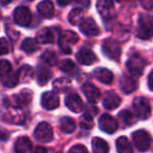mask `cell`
I'll use <instances>...</instances> for the list:
<instances>
[{
    "label": "cell",
    "instance_id": "12",
    "mask_svg": "<svg viewBox=\"0 0 153 153\" xmlns=\"http://www.w3.org/2000/svg\"><path fill=\"white\" fill-rule=\"evenodd\" d=\"M3 120L5 122L13 124H22L25 120V115L22 112L20 107H12L7 111L4 115H3Z\"/></svg>",
    "mask_w": 153,
    "mask_h": 153
},
{
    "label": "cell",
    "instance_id": "23",
    "mask_svg": "<svg viewBox=\"0 0 153 153\" xmlns=\"http://www.w3.org/2000/svg\"><path fill=\"white\" fill-rule=\"evenodd\" d=\"M16 153H32L33 144L30 140L26 136H21L16 140L15 144Z\"/></svg>",
    "mask_w": 153,
    "mask_h": 153
},
{
    "label": "cell",
    "instance_id": "9",
    "mask_svg": "<svg viewBox=\"0 0 153 153\" xmlns=\"http://www.w3.org/2000/svg\"><path fill=\"white\" fill-rule=\"evenodd\" d=\"M14 20L20 26H28L32 22V13L26 7H19L14 12Z\"/></svg>",
    "mask_w": 153,
    "mask_h": 153
},
{
    "label": "cell",
    "instance_id": "16",
    "mask_svg": "<svg viewBox=\"0 0 153 153\" xmlns=\"http://www.w3.org/2000/svg\"><path fill=\"white\" fill-rule=\"evenodd\" d=\"M76 59L83 65H91L97 61V56L89 48H82L76 55Z\"/></svg>",
    "mask_w": 153,
    "mask_h": 153
},
{
    "label": "cell",
    "instance_id": "4",
    "mask_svg": "<svg viewBox=\"0 0 153 153\" xmlns=\"http://www.w3.org/2000/svg\"><path fill=\"white\" fill-rule=\"evenodd\" d=\"M79 41V36L72 30H64L59 38V45L65 53H71V46Z\"/></svg>",
    "mask_w": 153,
    "mask_h": 153
},
{
    "label": "cell",
    "instance_id": "17",
    "mask_svg": "<svg viewBox=\"0 0 153 153\" xmlns=\"http://www.w3.org/2000/svg\"><path fill=\"white\" fill-rule=\"evenodd\" d=\"M33 100V91L30 89H23L14 97L15 107H22L28 105Z\"/></svg>",
    "mask_w": 153,
    "mask_h": 153
},
{
    "label": "cell",
    "instance_id": "11",
    "mask_svg": "<svg viewBox=\"0 0 153 153\" xmlns=\"http://www.w3.org/2000/svg\"><path fill=\"white\" fill-rule=\"evenodd\" d=\"M100 128L106 133H114L117 129V122L113 117L109 114H103L99 120Z\"/></svg>",
    "mask_w": 153,
    "mask_h": 153
},
{
    "label": "cell",
    "instance_id": "43",
    "mask_svg": "<svg viewBox=\"0 0 153 153\" xmlns=\"http://www.w3.org/2000/svg\"><path fill=\"white\" fill-rule=\"evenodd\" d=\"M76 3H79L81 7H89V0H76Z\"/></svg>",
    "mask_w": 153,
    "mask_h": 153
},
{
    "label": "cell",
    "instance_id": "5",
    "mask_svg": "<svg viewBox=\"0 0 153 153\" xmlns=\"http://www.w3.org/2000/svg\"><path fill=\"white\" fill-rule=\"evenodd\" d=\"M102 48H103V53H104L105 56H106L107 58H109V59L117 61V60L120 59V57H121V53H122L121 46H120L119 43L115 40H113V39L109 38V39L104 40Z\"/></svg>",
    "mask_w": 153,
    "mask_h": 153
},
{
    "label": "cell",
    "instance_id": "18",
    "mask_svg": "<svg viewBox=\"0 0 153 153\" xmlns=\"http://www.w3.org/2000/svg\"><path fill=\"white\" fill-rule=\"evenodd\" d=\"M82 91L85 94L87 100L91 103H96L101 96V92H100V90H99V88L96 87V86L91 83L84 84V85L82 86Z\"/></svg>",
    "mask_w": 153,
    "mask_h": 153
},
{
    "label": "cell",
    "instance_id": "28",
    "mask_svg": "<svg viewBox=\"0 0 153 153\" xmlns=\"http://www.w3.org/2000/svg\"><path fill=\"white\" fill-rule=\"evenodd\" d=\"M60 129L65 133H71L76 129V122L74 119L64 117L60 120Z\"/></svg>",
    "mask_w": 153,
    "mask_h": 153
},
{
    "label": "cell",
    "instance_id": "47",
    "mask_svg": "<svg viewBox=\"0 0 153 153\" xmlns=\"http://www.w3.org/2000/svg\"><path fill=\"white\" fill-rule=\"evenodd\" d=\"M117 1H119V2H123V1H126V0H117Z\"/></svg>",
    "mask_w": 153,
    "mask_h": 153
},
{
    "label": "cell",
    "instance_id": "13",
    "mask_svg": "<svg viewBox=\"0 0 153 153\" xmlns=\"http://www.w3.org/2000/svg\"><path fill=\"white\" fill-rule=\"evenodd\" d=\"M80 30L86 36H98L100 34V28L92 18H84L80 24Z\"/></svg>",
    "mask_w": 153,
    "mask_h": 153
},
{
    "label": "cell",
    "instance_id": "6",
    "mask_svg": "<svg viewBox=\"0 0 153 153\" xmlns=\"http://www.w3.org/2000/svg\"><path fill=\"white\" fill-rule=\"evenodd\" d=\"M35 137L41 143H48L53 140V132L51 126L45 122L40 123L35 130Z\"/></svg>",
    "mask_w": 153,
    "mask_h": 153
},
{
    "label": "cell",
    "instance_id": "35",
    "mask_svg": "<svg viewBox=\"0 0 153 153\" xmlns=\"http://www.w3.org/2000/svg\"><path fill=\"white\" fill-rule=\"evenodd\" d=\"M94 119L89 113H85L80 117V126H81L83 129H92L94 128Z\"/></svg>",
    "mask_w": 153,
    "mask_h": 153
},
{
    "label": "cell",
    "instance_id": "1",
    "mask_svg": "<svg viewBox=\"0 0 153 153\" xmlns=\"http://www.w3.org/2000/svg\"><path fill=\"white\" fill-rule=\"evenodd\" d=\"M136 36L142 40H150L153 38V16L142 15L138 18Z\"/></svg>",
    "mask_w": 153,
    "mask_h": 153
},
{
    "label": "cell",
    "instance_id": "19",
    "mask_svg": "<svg viewBox=\"0 0 153 153\" xmlns=\"http://www.w3.org/2000/svg\"><path fill=\"white\" fill-rule=\"evenodd\" d=\"M120 87H121L122 91L126 94H129L133 92L137 87L136 81L129 76H123L120 80Z\"/></svg>",
    "mask_w": 153,
    "mask_h": 153
},
{
    "label": "cell",
    "instance_id": "40",
    "mask_svg": "<svg viewBox=\"0 0 153 153\" xmlns=\"http://www.w3.org/2000/svg\"><path fill=\"white\" fill-rule=\"evenodd\" d=\"M140 2L145 10L150 11L153 9V0H140Z\"/></svg>",
    "mask_w": 153,
    "mask_h": 153
},
{
    "label": "cell",
    "instance_id": "10",
    "mask_svg": "<svg viewBox=\"0 0 153 153\" xmlns=\"http://www.w3.org/2000/svg\"><path fill=\"white\" fill-rule=\"evenodd\" d=\"M41 104L47 110H53V109L58 108L60 105L59 96L53 91L44 92L41 97Z\"/></svg>",
    "mask_w": 153,
    "mask_h": 153
},
{
    "label": "cell",
    "instance_id": "7",
    "mask_svg": "<svg viewBox=\"0 0 153 153\" xmlns=\"http://www.w3.org/2000/svg\"><path fill=\"white\" fill-rule=\"evenodd\" d=\"M132 138H133L135 147L140 151H146L150 147L151 144L150 134L147 131H145V130H137V131L133 132Z\"/></svg>",
    "mask_w": 153,
    "mask_h": 153
},
{
    "label": "cell",
    "instance_id": "15",
    "mask_svg": "<svg viewBox=\"0 0 153 153\" xmlns=\"http://www.w3.org/2000/svg\"><path fill=\"white\" fill-rule=\"evenodd\" d=\"M121 98L117 96L115 92L113 91H108L105 94L104 99H103V105L106 109L108 110H113L117 109L121 104Z\"/></svg>",
    "mask_w": 153,
    "mask_h": 153
},
{
    "label": "cell",
    "instance_id": "37",
    "mask_svg": "<svg viewBox=\"0 0 153 153\" xmlns=\"http://www.w3.org/2000/svg\"><path fill=\"white\" fill-rule=\"evenodd\" d=\"M19 76H18V74L17 72H15V74H11V76H9L7 78V79L3 81V84H4V86H7V87H15L16 85H17L18 83H19Z\"/></svg>",
    "mask_w": 153,
    "mask_h": 153
},
{
    "label": "cell",
    "instance_id": "14",
    "mask_svg": "<svg viewBox=\"0 0 153 153\" xmlns=\"http://www.w3.org/2000/svg\"><path fill=\"white\" fill-rule=\"evenodd\" d=\"M65 104L71 111L79 113L84 110V103L78 94H70L65 98Z\"/></svg>",
    "mask_w": 153,
    "mask_h": 153
},
{
    "label": "cell",
    "instance_id": "39",
    "mask_svg": "<svg viewBox=\"0 0 153 153\" xmlns=\"http://www.w3.org/2000/svg\"><path fill=\"white\" fill-rule=\"evenodd\" d=\"M68 153H88V150L83 145H74L69 149Z\"/></svg>",
    "mask_w": 153,
    "mask_h": 153
},
{
    "label": "cell",
    "instance_id": "22",
    "mask_svg": "<svg viewBox=\"0 0 153 153\" xmlns=\"http://www.w3.org/2000/svg\"><path fill=\"white\" fill-rule=\"evenodd\" d=\"M38 12L42 17L44 18H51L55 14V7L51 0H43L38 4Z\"/></svg>",
    "mask_w": 153,
    "mask_h": 153
},
{
    "label": "cell",
    "instance_id": "21",
    "mask_svg": "<svg viewBox=\"0 0 153 153\" xmlns=\"http://www.w3.org/2000/svg\"><path fill=\"white\" fill-rule=\"evenodd\" d=\"M94 74L97 78V80H99L101 83L109 85V84H111L113 82V74L109 69H107V68H97L94 71Z\"/></svg>",
    "mask_w": 153,
    "mask_h": 153
},
{
    "label": "cell",
    "instance_id": "38",
    "mask_svg": "<svg viewBox=\"0 0 153 153\" xmlns=\"http://www.w3.org/2000/svg\"><path fill=\"white\" fill-rule=\"evenodd\" d=\"M12 46L9 40L5 38H0V55H7L11 51Z\"/></svg>",
    "mask_w": 153,
    "mask_h": 153
},
{
    "label": "cell",
    "instance_id": "30",
    "mask_svg": "<svg viewBox=\"0 0 153 153\" xmlns=\"http://www.w3.org/2000/svg\"><path fill=\"white\" fill-rule=\"evenodd\" d=\"M68 19H69L70 23L74 24V25H80L81 22L84 20V11L81 7L74 9L68 15Z\"/></svg>",
    "mask_w": 153,
    "mask_h": 153
},
{
    "label": "cell",
    "instance_id": "42",
    "mask_svg": "<svg viewBox=\"0 0 153 153\" xmlns=\"http://www.w3.org/2000/svg\"><path fill=\"white\" fill-rule=\"evenodd\" d=\"M148 86H149V89L153 91V71L150 72V74L148 76Z\"/></svg>",
    "mask_w": 153,
    "mask_h": 153
},
{
    "label": "cell",
    "instance_id": "29",
    "mask_svg": "<svg viewBox=\"0 0 153 153\" xmlns=\"http://www.w3.org/2000/svg\"><path fill=\"white\" fill-rule=\"evenodd\" d=\"M92 149L94 153H108L109 146L106 140L100 137H94L92 140Z\"/></svg>",
    "mask_w": 153,
    "mask_h": 153
},
{
    "label": "cell",
    "instance_id": "36",
    "mask_svg": "<svg viewBox=\"0 0 153 153\" xmlns=\"http://www.w3.org/2000/svg\"><path fill=\"white\" fill-rule=\"evenodd\" d=\"M12 64L7 60H0V76H5L11 72Z\"/></svg>",
    "mask_w": 153,
    "mask_h": 153
},
{
    "label": "cell",
    "instance_id": "46",
    "mask_svg": "<svg viewBox=\"0 0 153 153\" xmlns=\"http://www.w3.org/2000/svg\"><path fill=\"white\" fill-rule=\"evenodd\" d=\"M0 1H1V3H2L3 5H7L11 2H13V0H0Z\"/></svg>",
    "mask_w": 153,
    "mask_h": 153
},
{
    "label": "cell",
    "instance_id": "41",
    "mask_svg": "<svg viewBox=\"0 0 153 153\" xmlns=\"http://www.w3.org/2000/svg\"><path fill=\"white\" fill-rule=\"evenodd\" d=\"M9 138V132L7 130L2 129V128H0V140H5Z\"/></svg>",
    "mask_w": 153,
    "mask_h": 153
},
{
    "label": "cell",
    "instance_id": "20",
    "mask_svg": "<svg viewBox=\"0 0 153 153\" xmlns=\"http://www.w3.org/2000/svg\"><path fill=\"white\" fill-rule=\"evenodd\" d=\"M36 41L41 44H51L55 41V34H53V30L48 27H45L40 30L37 33Z\"/></svg>",
    "mask_w": 153,
    "mask_h": 153
},
{
    "label": "cell",
    "instance_id": "32",
    "mask_svg": "<svg viewBox=\"0 0 153 153\" xmlns=\"http://www.w3.org/2000/svg\"><path fill=\"white\" fill-rule=\"evenodd\" d=\"M119 117H120V120L122 121V123H123L124 125H126V126H131L136 122L134 115L128 110L121 111V112L119 113Z\"/></svg>",
    "mask_w": 153,
    "mask_h": 153
},
{
    "label": "cell",
    "instance_id": "26",
    "mask_svg": "<svg viewBox=\"0 0 153 153\" xmlns=\"http://www.w3.org/2000/svg\"><path fill=\"white\" fill-rule=\"evenodd\" d=\"M17 74L19 76V81L23 82V83H27V82L32 81V79L34 78V69L30 65L22 66L17 71Z\"/></svg>",
    "mask_w": 153,
    "mask_h": 153
},
{
    "label": "cell",
    "instance_id": "49",
    "mask_svg": "<svg viewBox=\"0 0 153 153\" xmlns=\"http://www.w3.org/2000/svg\"><path fill=\"white\" fill-rule=\"evenodd\" d=\"M30 1H32V0H30Z\"/></svg>",
    "mask_w": 153,
    "mask_h": 153
},
{
    "label": "cell",
    "instance_id": "3",
    "mask_svg": "<svg viewBox=\"0 0 153 153\" xmlns=\"http://www.w3.org/2000/svg\"><path fill=\"white\" fill-rule=\"evenodd\" d=\"M133 109L135 114L140 120H147L151 115V104L148 99L138 97L133 101Z\"/></svg>",
    "mask_w": 153,
    "mask_h": 153
},
{
    "label": "cell",
    "instance_id": "45",
    "mask_svg": "<svg viewBox=\"0 0 153 153\" xmlns=\"http://www.w3.org/2000/svg\"><path fill=\"white\" fill-rule=\"evenodd\" d=\"M35 153H47V150L43 147H38L35 151Z\"/></svg>",
    "mask_w": 153,
    "mask_h": 153
},
{
    "label": "cell",
    "instance_id": "2",
    "mask_svg": "<svg viewBox=\"0 0 153 153\" xmlns=\"http://www.w3.org/2000/svg\"><path fill=\"white\" fill-rule=\"evenodd\" d=\"M127 69L132 76H140L144 72L146 61L140 53H133L127 61Z\"/></svg>",
    "mask_w": 153,
    "mask_h": 153
},
{
    "label": "cell",
    "instance_id": "25",
    "mask_svg": "<svg viewBox=\"0 0 153 153\" xmlns=\"http://www.w3.org/2000/svg\"><path fill=\"white\" fill-rule=\"evenodd\" d=\"M51 78V71L46 66H39L37 69V81L40 86H44Z\"/></svg>",
    "mask_w": 153,
    "mask_h": 153
},
{
    "label": "cell",
    "instance_id": "24",
    "mask_svg": "<svg viewBox=\"0 0 153 153\" xmlns=\"http://www.w3.org/2000/svg\"><path fill=\"white\" fill-rule=\"evenodd\" d=\"M53 87L56 92H65L71 88V80L69 78H58L53 81Z\"/></svg>",
    "mask_w": 153,
    "mask_h": 153
},
{
    "label": "cell",
    "instance_id": "8",
    "mask_svg": "<svg viewBox=\"0 0 153 153\" xmlns=\"http://www.w3.org/2000/svg\"><path fill=\"white\" fill-rule=\"evenodd\" d=\"M97 9L101 17L105 20H110L115 16V9L112 0H98Z\"/></svg>",
    "mask_w": 153,
    "mask_h": 153
},
{
    "label": "cell",
    "instance_id": "34",
    "mask_svg": "<svg viewBox=\"0 0 153 153\" xmlns=\"http://www.w3.org/2000/svg\"><path fill=\"white\" fill-rule=\"evenodd\" d=\"M59 67H60V69L63 70L64 72H67V74H72V72H74L76 69V64L69 59L62 60L59 64Z\"/></svg>",
    "mask_w": 153,
    "mask_h": 153
},
{
    "label": "cell",
    "instance_id": "44",
    "mask_svg": "<svg viewBox=\"0 0 153 153\" xmlns=\"http://www.w3.org/2000/svg\"><path fill=\"white\" fill-rule=\"evenodd\" d=\"M60 5H67L71 2V0H57Z\"/></svg>",
    "mask_w": 153,
    "mask_h": 153
},
{
    "label": "cell",
    "instance_id": "27",
    "mask_svg": "<svg viewBox=\"0 0 153 153\" xmlns=\"http://www.w3.org/2000/svg\"><path fill=\"white\" fill-rule=\"evenodd\" d=\"M117 153H133L131 143L125 136H121L117 140Z\"/></svg>",
    "mask_w": 153,
    "mask_h": 153
},
{
    "label": "cell",
    "instance_id": "33",
    "mask_svg": "<svg viewBox=\"0 0 153 153\" xmlns=\"http://www.w3.org/2000/svg\"><path fill=\"white\" fill-rule=\"evenodd\" d=\"M41 60L44 62L45 64L49 66H53L57 63L58 61V57L56 55V53H53V51H45L44 53L41 56Z\"/></svg>",
    "mask_w": 153,
    "mask_h": 153
},
{
    "label": "cell",
    "instance_id": "31",
    "mask_svg": "<svg viewBox=\"0 0 153 153\" xmlns=\"http://www.w3.org/2000/svg\"><path fill=\"white\" fill-rule=\"evenodd\" d=\"M21 49L27 53H35V51L39 49L38 42H37L35 39L26 38V39H24V41L21 43Z\"/></svg>",
    "mask_w": 153,
    "mask_h": 153
},
{
    "label": "cell",
    "instance_id": "48",
    "mask_svg": "<svg viewBox=\"0 0 153 153\" xmlns=\"http://www.w3.org/2000/svg\"><path fill=\"white\" fill-rule=\"evenodd\" d=\"M1 17H2V15H1V12H0V19H1Z\"/></svg>",
    "mask_w": 153,
    "mask_h": 153
}]
</instances>
